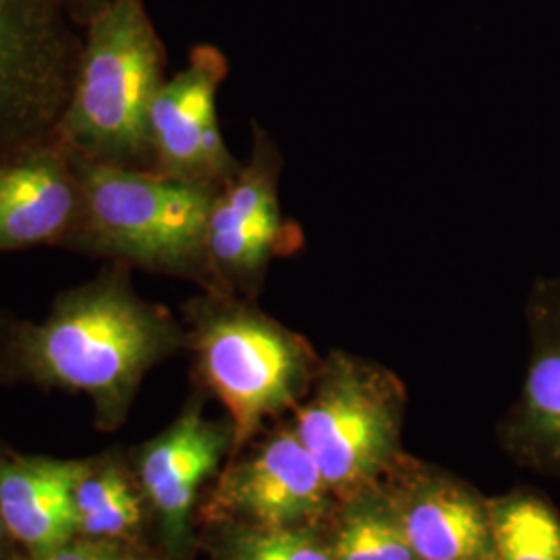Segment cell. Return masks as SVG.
<instances>
[{"label":"cell","instance_id":"cell-1","mask_svg":"<svg viewBox=\"0 0 560 560\" xmlns=\"http://www.w3.org/2000/svg\"><path fill=\"white\" fill-rule=\"evenodd\" d=\"M180 340L177 324L141 300L119 266L62 293L46 320L18 328L11 358L27 378L83 393L115 420Z\"/></svg>","mask_w":560,"mask_h":560},{"label":"cell","instance_id":"cell-2","mask_svg":"<svg viewBox=\"0 0 560 560\" xmlns=\"http://www.w3.org/2000/svg\"><path fill=\"white\" fill-rule=\"evenodd\" d=\"M164 67L166 50L143 0H113L83 27L57 141L88 161L152 171L150 110Z\"/></svg>","mask_w":560,"mask_h":560},{"label":"cell","instance_id":"cell-3","mask_svg":"<svg viewBox=\"0 0 560 560\" xmlns=\"http://www.w3.org/2000/svg\"><path fill=\"white\" fill-rule=\"evenodd\" d=\"M73 156L80 219L67 245L212 291L206 235L217 187Z\"/></svg>","mask_w":560,"mask_h":560},{"label":"cell","instance_id":"cell-4","mask_svg":"<svg viewBox=\"0 0 560 560\" xmlns=\"http://www.w3.org/2000/svg\"><path fill=\"white\" fill-rule=\"evenodd\" d=\"M191 324L198 372L229 411L237 448L316 381L322 361L307 340L233 293L194 301Z\"/></svg>","mask_w":560,"mask_h":560},{"label":"cell","instance_id":"cell-5","mask_svg":"<svg viewBox=\"0 0 560 560\" xmlns=\"http://www.w3.org/2000/svg\"><path fill=\"white\" fill-rule=\"evenodd\" d=\"M312 390L298 409L295 432L330 490H360L395 448L402 384L378 363L337 351L322 361Z\"/></svg>","mask_w":560,"mask_h":560},{"label":"cell","instance_id":"cell-6","mask_svg":"<svg viewBox=\"0 0 560 560\" xmlns=\"http://www.w3.org/2000/svg\"><path fill=\"white\" fill-rule=\"evenodd\" d=\"M81 44L60 0H0V161L57 140Z\"/></svg>","mask_w":560,"mask_h":560},{"label":"cell","instance_id":"cell-7","mask_svg":"<svg viewBox=\"0 0 560 560\" xmlns=\"http://www.w3.org/2000/svg\"><path fill=\"white\" fill-rule=\"evenodd\" d=\"M284 159L275 138L258 122L252 127L249 159L222 185L212 203L206 235L212 291L252 295L272 261L300 254L305 235L280 206Z\"/></svg>","mask_w":560,"mask_h":560},{"label":"cell","instance_id":"cell-8","mask_svg":"<svg viewBox=\"0 0 560 560\" xmlns=\"http://www.w3.org/2000/svg\"><path fill=\"white\" fill-rule=\"evenodd\" d=\"M229 60L212 44L191 48L187 65L162 83L150 110L152 171L217 189L237 175L241 162L222 138L217 98Z\"/></svg>","mask_w":560,"mask_h":560},{"label":"cell","instance_id":"cell-9","mask_svg":"<svg viewBox=\"0 0 560 560\" xmlns=\"http://www.w3.org/2000/svg\"><path fill=\"white\" fill-rule=\"evenodd\" d=\"M80 208L75 162L60 141L0 161V249L67 243Z\"/></svg>","mask_w":560,"mask_h":560},{"label":"cell","instance_id":"cell-10","mask_svg":"<svg viewBox=\"0 0 560 560\" xmlns=\"http://www.w3.org/2000/svg\"><path fill=\"white\" fill-rule=\"evenodd\" d=\"M328 490L298 432L282 430L226 476L219 509L252 521L256 529L298 527L320 515Z\"/></svg>","mask_w":560,"mask_h":560},{"label":"cell","instance_id":"cell-11","mask_svg":"<svg viewBox=\"0 0 560 560\" xmlns=\"http://www.w3.org/2000/svg\"><path fill=\"white\" fill-rule=\"evenodd\" d=\"M532 353L509 439L523 460L560 478V279H538L527 301Z\"/></svg>","mask_w":560,"mask_h":560},{"label":"cell","instance_id":"cell-12","mask_svg":"<svg viewBox=\"0 0 560 560\" xmlns=\"http://www.w3.org/2000/svg\"><path fill=\"white\" fill-rule=\"evenodd\" d=\"M90 471L80 460L18 459L0 465V517L36 559L78 534L75 490Z\"/></svg>","mask_w":560,"mask_h":560},{"label":"cell","instance_id":"cell-13","mask_svg":"<svg viewBox=\"0 0 560 560\" xmlns=\"http://www.w3.org/2000/svg\"><path fill=\"white\" fill-rule=\"evenodd\" d=\"M219 428L187 409L140 460V480L171 536H180L201 481L219 465L224 446Z\"/></svg>","mask_w":560,"mask_h":560},{"label":"cell","instance_id":"cell-14","mask_svg":"<svg viewBox=\"0 0 560 560\" xmlns=\"http://www.w3.org/2000/svg\"><path fill=\"white\" fill-rule=\"evenodd\" d=\"M397 521L420 560H494L490 509L453 486L421 490Z\"/></svg>","mask_w":560,"mask_h":560},{"label":"cell","instance_id":"cell-15","mask_svg":"<svg viewBox=\"0 0 560 560\" xmlns=\"http://www.w3.org/2000/svg\"><path fill=\"white\" fill-rule=\"evenodd\" d=\"M494 560H560L557 511L534 492H515L490 506Z\"/></svg>","mask_w":560,"mask_h":560},{"label":"cell","instance_id":"cell-16","mask_svg":"<svg viewBox=\"0 0 560 560\" xmlns=\"http://www.w3.org/2000/svg\"><path fill=\"white\" fill-rule=\"evenodd\" d=\"M335 560H420L405 538L399 521L381 511L363 509L345 521Z\"/></svg>","mask_w":560,"mask_h":560},{"label":"cell","instance_id":"cell-17","mask_svg":"<svg viewBox=\"0 0 560 560\" xmlns=\"http://www.w3.org/2000/svg\"><path fill=\"white\" fill-rule=\"evenodd\" d=\"M229 560H335L298 527L254 529L235 541Z\"/></svg>","mask_w":560,"mask_h":560},{"label":"cell","instance_id":"cell-18","mask_svg":"<svg viewBox=\"0 0 560 560\" xmlns=\"http://www.w3.org/2000/svg\"><path fill=\"white\" fill-rule=\"evenodd\" d=\"M141 523V501L131 494L125 501L102 506L78 517V532L88 538H122L136 532Z\"/></svg>","mask_w":560,"mask_h":560},{"label":"cell","instance_id":"cell-19","mask_svg":"<svg viewBox=\"0 0 560 560\" xmlns=\"http://www.w3.org/2000/svg\"><path fill=\"white\" fill-rule=\"evenodd\" d=\"M131 494L136 492L117 467L102 469L98 474L90 469L75 490V513L80 517L83 513H92L102 506L125 501Z\"/></svg>","mask_w":560,"mask_h":560},{"label":"cell","instance_id":"cell-20","mask_svg":"<svg viewBox=\"0 0 560 560\" xmlns=\"http://www.w3.org/2000/svg\"><path fill=\"white\" fill-rule=\"evenodd\" d=\"M38 560H140L96 541L69 540Z\"/></svg>","mask_w":560,"mask_h":560},{"label":"cell","instance_id":"cell-21","mask_svg":"<svg viewBox=\"0 0 560 560\" xmlns=\"http://www.w3.org/2000/svg\"><path fill=\"white\" fill-rule=\"evenodd\" d=\"M110 2L113 0H60L65 11L69 13V18L75 25H80L81 30L98 13H102Z\"/></svg>","mask_w":560,"mask_h":560},{"label":"cell","instance_id":"cell-22","mask_svg":"<svg viewBox=\"0 0 560 560\" xmlns=\"http://www.w3.org/2000/svg\"><path fill=\"white\" fill-rule=\"evenodd\" d=\"M4 532H7V527H4V523H2V517H0V541H2V536H4Z\"/></svg>","mask_w":560,"mask_h":560}]
</instances>
